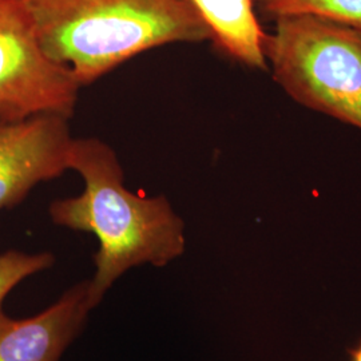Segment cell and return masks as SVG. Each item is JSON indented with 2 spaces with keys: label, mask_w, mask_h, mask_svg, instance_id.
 Here are the masks:
<instances>
[{
  "label": "cell",
  "mask_w": 361,
  "mask_h": 361,
  "mask_svg": "<svg viewBox=\"0 0 361 361\" xmlns=\"http://www.w3.org/2000/svg\"><path fill=\"white\" fill-rule=\"evenodd\" d=\"M70 170L85 182L83 193L55 200L52 222L92 233L99 243L95 274L89 280L91 307L131 268L145 264L164 268L185 252V224L165 195H140L125 185L116 150L99 138H74Z\"/></svg>",
  "instance_id": "cell-1"
},
{
  "label": "cell",
  "mask_w": 361,
  "mask_h": 361,
  "mask_svg": "<svg viewBox=\"0 0 361 361\" xmlns=\"http://www.w3.org/2000/svg\"><path fill=\"white\" fill-rule=\"evenodd\" d=\"M259 13L276 20L292 15H310L361 28V0H256Z\"/></svg>",
  "instance_id": "cell-8"
},
{
  "label": "cell",
  "mask_w": 361,
  "mask_h": 361,
  "mask_svg": "<svg viewBox=\"0 0 361 361\" xmlns=\"http://www.w3.org/2000/svg\"><path fill=\"white\" fill-rule=\"evenodd\" d=\"M80 83L43 51L25 0H0V121L71 118Z\"/></svg>",
  "instance_id": "cell-4"
},
{
  "label": "cell",
  "mask_w": 361,
  "mask_h": 361,
  "mask_svg": "<svg viewBox=\"0 0 361 361\" xmlns=\"http://www.w3.org/2000/svg\"><path fill=\"white\" fill-rule=\"evenodd\" d=\"M68 121L54 114L0 121V210L20 204L37 185L70 170L74 137Z\"/></svg>",
  "instance_id": "cell-5"
},
{
  "label": "cell",
  "mask_w": 361,
  "mask_h": 361,
  "mask_svg": "<svg viewBox=\"0 0 361 361\" xmlns=\"http://www.w3.org/2000/svg\"><path fill=\"white\" fill-rule=\"evenodd\" d=\"M39 43L90 85L145 51L210 40L190 0H25Z\"/></svg>",
  "instance_id": "cell-2"
},
{
  "label": "cell",
  "mask_w": 361,
  "mask_h": 361,
  "mask_svg": "<svg viewBox=\"0 0 361 361\" xmlns=\"http://www.w3.org/2000/svg\"><path fill=\"white\" fill-rule=\"evenodd\" d=\"M55 258L50 252L25 253L8 250L0 253V308L4 298L16 285L39 271L51 268Z\"/></svg>",
  "instance_id": "cell-9"
},
{
  "label": "cell",
  "mask_w": 361,
  "mask_h": 361,
  "mask_svg": "<svg viewBox=\"0 0 361 361\" xmlns=\"http://www.w3.org/2000/svg\"><path fill=\"white\" fill-rule=\"evenodd\" d=\"M89 281L66 290L37 316L13 319L0 308V361H59L85 328Z\"/></svg>",
  "instance_id": "cell-6"
},
{
  "label": "cell",
  "mask_w": 361,
  "mask_h": 361,
  "mask_svg": "<svg viewBox=\"0 0 361 361\" xmlns=\"http://www.w3.org/2000/svg\"><path fill=\"white\" fill-rule=\"evenodd\" d=\"M219 51L241 65L267 70V35L258 22L255 0H190Z\"/></svg>",
  "instance_id": "cell-7"
},
{
  "label": "cell",
  "mask_w": 361,
  "mask_h": 361,
  "mask_svg": "<svg viewBox=\"0 0 361 361\" xmlns=\"http://www.w3.org/2000/svg\"><path fill=\"white\" fill-rule=\"evenodd\" d=\"M265 56L298 104L361 130V28L310 15L274 20Z\"/></svg>",
  "instance_id": "cell-3"
},
{
  "label": "cell",
  "mask_w": 361,
  "mask_h": 361,
  "mask_svg": "<svg viewBox=\"0 0 361 361\" xmlns=\"http://www.w3.org/2000/svg\"><path fill=\"white\" fill-rule=\"evenodd\" d=\"M348 361H361V338L347 350Z\"/></svg>",
  "instance_id": "cell-10"
}]
</instances>
